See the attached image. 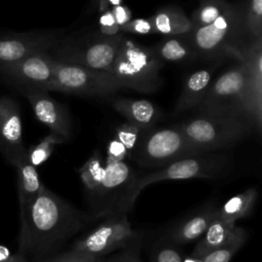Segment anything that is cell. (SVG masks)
Segmentation results:
<instances>
[{
  "instance_id": "5b68a950",
  "label": "cell",
  "mask_w": 262,
  "mask_h": 262,
  "mask_svg": "<svg viewBox=\"0 0 262 262\" xmlns=\"http://www.w3.org/2000/svg\"><path fill=\"white\" fill-rule=\"evenodd\" d=\"M124 39L121 34L104 35L99 31L60 37L48 52L55 61L110 73Z\"/></svg>"
},
{
  "instance_id": "d590c367",
  "label": "cell",
  "mask_w": 262,
  "mask_h": 262,
  "mask_svg": "<svg viewBox=\"0 0 262 262\" xmlns=\"http://www.w3.org/2000/svg\"><path fill=\"white\" fill-rule=\"evenodd\" d=\"M120 31L112 11H105L99 19V32L104 35H116Z\"/></svg>"
},
{
  "instance_id": "603a6c76",
  "label": "cell",
  "mask_w": 262,
  "mask_h": 262,
  "mask_svg": "<svg viewBox=\"0 0 262 262\" xmlns=\"http://www.w3.org/2000/svg\"><path fill=\"white\" fill-rule=\"evenodd\" d=\"M12 166L16 170L18 201L19 208H21L34 200L44 185L40 180L36 167L29 162L27 154L16 160Z\"/></svg>"
},
{
  "instance_id": "277c9868",
  "label": "cell",
  "mask_w": 262,
  "mask_h": 262,
  "mask_svg": "<svg viewBox=\"0 0 262 262\" xmlns=\"http://www.w3.org/2000/svg\"><path fill=\"white\" fill-rule=\"evenodd\" d=\"M237 61L214 83H211L196 106L201 114L242 117L253 126L249 70L243 59Z\"/></svg>"
},
{
  "instance_id": "4fadbf2b",
  "label": "cell",
  "mask_w": 262,
  "mask_h": 262,
  "mask_svg": "<svg viewBox=\"0 0 262 262\" xmlns=\"http://www.w3.org/2000/svg\"><path fill=\"white\" fill-rule=\"evenodd\" d=\"M59 38L55 31L0 33V64L15 62L36 52L49 51Z\"/></svg>"
},
{
  "instance_id": "8992f818",
  "label": "cell",
  "mask_w": 262,
  "mask_h": 262,
  "mask_svg": "<svg viewBox=\"0 0 262 262\" xmlns=\"http://www.w3.org/2000/svg\"><path fill=\"white\" fill-rule=\"evenodd\" d=\"M186 139L201 152L231 147L247 137L253 129L245 118L201 114L179 125Z\"/></svg>"
},
{
  "instance_id": "4dcf8cb0",
  "label": "cell",
  "mask_w": 262,
  "mask_h": 262,
  "mask_svg": "<svg viewBox=\"0 0 262 262\" xmlns=\"http://www.w3.org/2000/svg\"><path fill=\"white\" fill-rule=\"evenodd\" d=\"M140 247L141 241L128 248L120 250L117 254L112 255L108 258L101 259V257H98L93 262H144L140 256Z\"/></svg>"
},
{
  "instance_id": "8fae6325",
  "label": "cell",
  "mask_w": 262,
  "mask_h": 262,
  "mask_svg": "<svg viewBox=\"0 0 262 262\" xmlns=\"http://www.w3.org/2000/svg\"><path fill=\"white\" fill-rule=\"evenodd\" d=\"M141 239L142 234L132 229L127 214H117L106 217L92 231L76 239L71 249L98 258L128 248Z\"/></svg>"
},
{
  "instance_id": "cb8c5ba5",
  "label": "cell",
  "mask_w": 262,
  "mask_h": 262,
  "mask_svg": "<svg viewBox=\"0 0 262 262\" xmlns=\"http://www.w3.org/2000/svg\"><path fill=\"white\" fill-rule=\"evenodd\" d=\"M257 200L256 188H248L226 201L220 208H217L216 215L230 223L251 214Z\"/></svg>"
},
{
  "instance_id": "9c48e42d",
  "label": "cell",
  "mask_w": 262,
  "mask_h": 262,
  "mask_svg": "<svg viewBox=\"0 0 262 262\" xmlns=\"http://www.w3.org/2000/svg\"><path fill=\"white\" fill-rule=\"evenodd\" d=\"M231 158L228 155L204 152L177 160L163 168L138 176L136 187L140 192L145 186L164 180H179L192 178L215 179L224 176L231 168Z\"/></svg>"
},
{
  "instance_id": "44dd1931",
  "label": "cell",
  "mask_w": 262,
  "mask_h": 262,
  "mask_svg": "<svg viewBox=\"0 0 262 262\" xmlns=\"http://www.w3.org/2000/svg\"><path fill=\"white\" fill-rule=\"evenodd\" d=\"M212 73V70L204 69L194 72L186 79L174 107V115L183 113L200 103L211 85Z\"/></svg>"
},
{
  "instance_id": "f35d334b",
  "label": "cell",
  "mask_w": 262,
  "mask_h": 262,
  "mask_svg": "<svg viewBox=\"0 0 262 262\" xmlns=\"http://www.w3.org/2000/svg\"><path fill=\"white\" fill-rule=\"evenodd\" d=\"M183 262H202L200 258L196 257H192V256H188L183 258Z\"/></svg>"
},
{
  "instance_id": "e0dca14e",
  "label": "cell",
  "mask_w": 262,
  "mask_h": 262,
  "mask_svg": "<svg viewBox=\"0 0 262 262\" xmlns=\"http://www.w3.org/2000/svg\"><path fill=\"white\" fill-rule=\"evenodd\" d=\"M216 210L214 204H208L184 216L167 231L168 238L177 245L188 244L200 238L214 219Z\"/></svg>"
},
{
  "instance_id": "8d00e7d4",
  "label": "cell",
  "mask_w": 262,
  "mask_h": 262,
  "mask_svg": "<svg viewBox=\"0 0 262 262\" xmlns=\"http://www.w3.org/2000/svg\"><path fill=\"white\" fill-rule=\"evenodd\" d=\"M112 13L115 16L116 23L119 26V28L120 26L126 24L131 19V11L126 6H123L121 4L115 5L112 10Z\"/></svg>"
},
{
  "instance_id": "f546056e",
  "label": "cell",
  "mask_w": 262,
  "mask_h": 262,
  "mask_svg": "<svg viewBox=\"0 0 262 262\" xmlns=\"http://www.w3.org/2000/svg\"><path fill=\"white\" fill-rule=\"evenodd\" d=\"M144 130L145 129H142L133 123L127 122L116 128L115 138L118 139L127 148L128 154H130L136 146Z\"/></svg>"
},
{
  "instance_id": "3957f363",
  "label": "cell",
  "mask_w": 262,
  "mask_h": 262,
  "mask_svg": "<svg viewBox=\"0 0 262 262\" xmlns=\"http://www.w3.org/2000/svg\"><path fill=\"white\" fill-rule=\"evenodd\" d=\"M138 174L125 162H106L100 183L86 192L90 221L117 214L129 213L139 194Z\"/></svg>"
},
{
  "instance_id": "1f68e13d",
  "label": "cell",
  "mask_w": 262,
  "mask_h": 262,
  "mask_svg": "<svg viewBox=\"0 0 262 262\" xmlns=\"http://www.w3.org/2000/svg\"><path fill=\"white\" fill-rule=\"evenodd\" d=\"M151 262H183V257L172 244H161L155 247Z\"/></svg>"
},
{
  "instance_id": "9a60e30c",
  "label": "cell",
  "mask_w": 262,
  "mask_h": 262,
  "mask_svg": "<svg viewBox=\"0 0 262 262\" xmlns=\"http://www.w3.org/2000/svg\"><path fill=\"white\" fill-rule=\"evenodd\" d=\"M20 92L29 100L38 121L64 140L70 138L71 120L63 105L54 100L46 91L23 90Z\"/></svg>"
},
{
  "instance_id": "5bb4252c",
  "label": "cell",
  "mask_w": 262,
  "mask_h": 262,
  "mask_svg": "<svg viewBox=\"0 0 262 262\" xmlns=\"http://www.w3.org/2000/svg\"><path fill=\"white\" fill-rule=\"evenodd\" d=\"M0 151L11 165L27 154L20 108L17 101L9 96L0 97Z\"/></svg>"
},
{
  "instance_id": "6da1fadb",
  "label": "cell",
  "mask_w": 262,
  "mask_h": 262,
  "mask_svg": "<svg viewBox=\"0 0 262 262\" xmlns=\"http://www.w3.org/2000/svg\"><path fill=\"white\" fill-rule=\"evenodd\" d=\"M19 251L42 257L59 249L91 222L71 204L43 186L38 195L20 208Z\"/></svg>"
},
{
  "instance_id": "52a82bcc",
  "label": "cell",
  "mask_w": 262,
  "mask_h": 262,
  "mask_svg": "<svg viewBox=\"0 0 262 262\" xmlns=\"http://www.w3.org/2000/svg\"><path fill=\"white\" fill-rule=\"evenodd\" d=\"M164 62L156 55L151 46L146 47L124 39L110 73L122 84L139 92L158 90L163 80L160 71Z\"/></svg>"
},
{
  "instance_id": "d6986e66",
  "label": "cell",
  "mask_w": 262,
  "mask_h": 262,
  "mask_svg": "<svg viewBox=\"0 0 262 262\" xmlns=\"http://www.w3.org/2000/svg\"><path fill=\"white\" fill-rule=\"evenodd\" d=\"M113 106L128 122L145 130L154 128L162 116L161 111L152 102L145 99L121 98L113 101Z\"/></svg>"
},
{
  "instance_id": "ac0fdd59",
  "label": "cell",
  "mask_w": 262,
  "mask_h": 262,
  "mask_svg": "<svg viewBox=\"0 0 262 262\" xmlns=\"http://www.w3.org/2000/svg\"><path fill=\"white\" fill-rule=\"evenodd\" d=\"M190 33L183 35L164 36V38L157 44L152 45L151 48L156 55L163 62H191L199 58L192 46Z\"/></svg>"
},
{
  "instance_id": "74e56055",
  "label": "cell",
  "mask_w": 262,
  "mask_h": 262,
  "mask_svg": "<svg viewBox=\"0 0 262 262\" xmlns=\"http://www.w3.org/2000/svg\"><path fill=\"white\" fill-rule=\"evenodd\" d=\"M16 254H11L10 250L3 245H0V262H12Z\"/></svg>"
},
{
  "instance_id": "ba28073f",
  "label": "cell",
  "mask_w": 262,
  "mask_h": 262,
  "mask_svg": "<svg viewBox=\"0 0 262 262\" xmlns=\"http://www.w3.org/2000/svg\"><path fill=\"white\" fill-rule=\"evenodd\" d=\"M204 154L195 148L178 126L144 130L129 154L130 159L144 168H163L177 160Z\"/></svg>"
},
{
  "instance_id": "2e32d148",
  "label": "cell",
  "mask_w": 262,
  "mask_h": 262,
  "mask_svg": "<svg viewBox=\"0 0 262 262\" xmlns=\"http://www.w3.org/2000/svg\"><path fill=\"white\" fill-rule=\"evenodd\" d=\"M239 59L246 62L249 70L252 121L254 129L260 132L262 119V40L247 44L241 51Z\"/></svg>"
},
{
  "instance_id": "7c38bea8",
  "label": "cell",
  "mask_w": 262,
  "mask_h": 262,
  "mask_svg": "<svg viewBox=\"0 0 262 262\" xmlns=\"http://www.w3.org/2000/svg\"><path fill=\"white\" fill-rule=\"evenodd\" d=\"M53 63L54 59L49 52L41 51L15 62L0 64V74L19 91H56Z\"/></svg>"
},
{
  "instance_id": "ab89813d",
  "label": "cell",
  "mask_w": 262,
  "mask_h": 262,
  "mask_svg": "<svg viewBox=\"0 0 262 262\" xmlns=\"http://www.w3.org/2000/svg\"><path fill=\"white\" fill-rule=\"evenodd\" d=\"M12 262H29V261L25 258L24 255H21L19 253V254H16V257H15V259Z\"/></svg>"
},
{
  "instance_id": "d4e9b609",
  "label": "cell",
  "mask_w": 262,
  "mask_h": 262,
  "mask_svg": "<svg viewBox=\"0 0 262 262\" xmlns=\"http://www.w3.org/2000/svg\"><path fill=\"white\" fill-rule=\"evenodd\" d=\"M231 3L226 0H201L199 7L192 12L189 18L193 30L206 27L221 16Z\"/></svg>"
},
{
  "instance_id": "d6a6232c",
  "label": "cell",
  "mask_w": 262,
  "mask_h": 262,
  "mask_svg": "<svg viewBox=\"0 0 262 262\" xmlns=\"http://www.w3.org/2000/svg\"><path fill=\"white\" fill-rule=\"evenodd\" d=\"M119 29L120 31H123V32H129V33L140 34V35H147V34L155 33L149 18L130 19L126 24L120 26Z\"/></svg>"
},
{
  "instance_id": "7402d4cb",
  "label": "cell",
  "mask_w": 262,
  "mask_h": 262,
  "mask_svg": "<svg viewBox=\"0 0 262 262\" xmlns=\"http://www.w3.org/2000/svg\"><path fill=\"white\" fill-rule=\"evenodd\" d=\"M235 229L236 227L234 223L227 222L215 215L190 256L201 258L211 251L221 247L232 237Z\"/></svg>"
},
{
  "instance_id": "ffe728a7",
  "label": "cell",
  "mask_w": 262,
  "mask_h": 262,
  "mask_svg": "<svg viewBox=\"0 0 262 262\" xmlns=\"http://www.w3.org/2000/svg\"><path fill=\"white\" fill-rule=\"evenodd\" d=\"M155 33L164 36L183 35L193 31L192 24L185 12L177 6H166L148 17Z\"/></svg>"
},
{
  "instance_id": "4316f807",
  "label": "cell",
  "mask_w": 262,
  "mask_h": 262,
  "mask_svg": "<svg viewBox=\"0 0 262 262\" xmlns=\"http://www.w3.org/2000/svg\"><path fill=\"white\" fill-rule=\"evenodd\" d=\"M245 31L248 43L262 40V0H247Z\"/></svg>"
},
{
  "instance_id": "7a4b0ae2",
  "label": "cell",
  "mask_w": 262,
  "mask_h": 262,
  "mask_svg": "<svg viewBox=\"0 0 262 262\" xmlns=\"http://www.w3.org/2000/svg\"><path fill=\"white\" fill-rule=\"evenodd\" d=\"M247 1L231 3L230 7L212 24L190 33L198 58L205 60L241 56L242 49L249 44L245 31Z\"/></svg>"
},
{
  "instance_id": "83f0119b",
  "label": "cell",
  "mask_w": 262,
  "mask_h": 262,
  "mask_svg": "<svg viewBox=\"0 0 262 262\" xmlns=\"http://www.w3.org/2000/svg\"><path fill=\"white\" fill-rule=\"evenodd\" d=\"M247 235L243 228L236 227L232 237L221 247L201 257L202 262H229L232 256L241 249L246 242Z\"/></svg>"
},
{
  "instance_id": "836d02e7",
  "label": "cell",
  "mask_w": 262,
  "mask_h": 262,
  "mask_svg": "<svg viewBox=\"0 0 262 262\" xmlns=\"http://www.w3.org/2000/svg\"><path fill=\"white\" fill-rule=\"evenodd\" d=\"M95 259H97V257L93 255L71 249L66 253L44 262H93Z\"/></svg>"
},
{
  "instance_id": "e575fe53",
  "label": "cell",
  "mask_w": 262,
  "mask_h": 262,
  "mask_svg": "<svg viewBox=\"0 0 262 262\" xmlns=\"http://www.w3.org/2000/svg\"><path fill=\"white\" fill-rule=\"evenodd\" d=\"M129 156L127 148L116 138L112 139L106 146V162H121L125 161Z\"/></svg>"
},
{
  "instance_id": "f1b7e54d",
  "label": "cell",
  "mask_w": 262,
  "mask_h": 262,
  "mask_svg": "<svg viewBox=\"0 0 262 262\" xmlns=\"http://www.w3.org/2000/svg\"><path fill=\"white\" fill-rule=\"evenodd\" d=\"M63 141V138L50 132L38 144L32 146L29 150H27V158L29 162L34 167L43 164L51 156L54 146Z\"/></svg>"
},
{
  "instance_id": "30bf717a",
  "label": "cell",
  "mask_w": 262,
  "mask_h": 262,
  "mask_svg": "<svg viewBox=\"0 0 262 262\" xmlns=\"http://www.w3.org/2000/svg\"><path fill=\"white\" fill-rule=\"evenodd\" d=\"M53 79L56 91L84 96H106L123 88L108 72L55 60Z\"/></svg>"
},
{
  "instance_id": "484cf974",
  "label": "cell",
  "mask_w": 262,
  "mask_h": 262,
  "mask_svg": "<svg viewBox=\"0 0 262 262\" xmlns=\"http://www.w3.org/2000/svg\"><path fill=\"white\" fill-rule=\"evenodd\" d=\"M104 168L105 162L98 150L95 151L79 169L80 178L84 185L85 192L93 190L100 183L104 175Z\"/></svg>"
}]
</instances>
